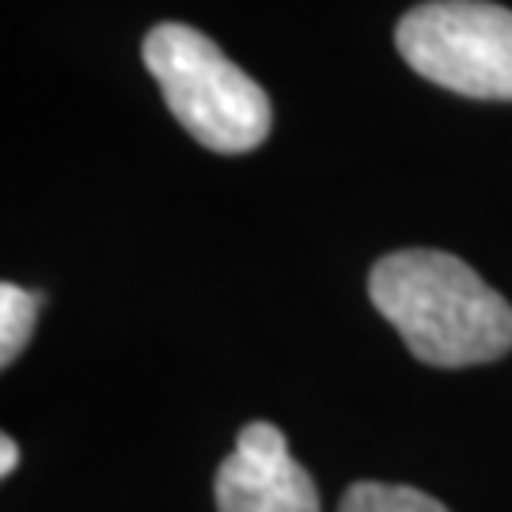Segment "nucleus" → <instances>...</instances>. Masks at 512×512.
<instances>
[{
    "instance_id": "nucleus-1",
    "label": "nucleus",
    "mask_w": 512,
    "mask_h": 512,
    "mask_svg": "<svg viewBox=\"0 0 512 512\" xmlns=\"http://www.w3.org/2000/svg\"><path fill=\"white\" fill-rule=\"evenodd\" d=\"M368 296L425 365H486L512 349L509 300L448 251L414 247L380 258Z\"/></svg>"
},
{
    "instance_id": "nucleus-2",
    "label": "nucleus",
    "mask_w": 512,
    "mask_h": 512,
    "mask_svg": "<svg viewBox=\"0 0 512 512\" xmlns=\"http://www.w3.org/2000/svg\"><path fill=\"white\" fill-rule=\"evenodd\" d=\"M145 69L156 76L179 126L213 152H251L270 133V99L213 38L186 23H160L145 38Z\"/></svg>"
},
{
    "instance_id": "nucleus-3",
    "label": "nucleus",
    "mask_w": 512,
    "mask_h": 512,
    "mask_svg": "<svg viewBox=\"0 0 512 512\" xmlns=\"http://www.w3.org/2000/svg\"><path fill=\"white\" fill-rule=\"evenodd\" d=\"M399 54L418 76L471 99H512V12L486 0H429L399 19Z\"/></svg>"
},
{
    "instance_id": "nucleus-4",
    "label": "nucleus",
    "mask_w": 512,
    "mask_h": 512,
    "mask_svg": "<svg viewBox=\"0 0 512 512\" xmlns=\"http://www.w3.org/2000/svg\"><path fill=\"white\" fill-rule=\"evenodd\" d=\"M220 512H319V490L270 421H251L217 471Z\"/></svg>"
},
{
    "instance_id": "nucleus-5",
    "label": "nucleus",
    "mask_w": 512,
    "mask_h": 512,
    "mask_svg": "<svg viewBox=\"0 0 512 512\" xmlns=\"http://www.w3.org/2000/svg\"><path fill=\"white\" fill-rule=\"evenodd\" d=\"M38 308H42L38 293L12 285V281L0 285V365L4 368L12 365L27 346V338L38 323Z\"/></svg>"
},
{
    "instance_id": "nucleus-6",
    "label": "nucleus",
    "mask_w": 512,
    "mask_h": 512,
    "mask_svg": "<svg viewBox=\"0 0 512 512\" xmlns=\"http://www.w3.org/2000/svg\"><path fill=\"white\" fill-rule=\"evenodd\" d=\"M338 512H448L437 497L421 494L414 486L391 482H357L349 486Z\"/></svg>"
},
{
    "instance_id": "nucleus-7",
    "label": "nucleus",
    "mask_w": 512,
    "mask_h": 512,
    "mask_svg": "<svg viewBox=\"0 0 512 512\" xmlns=\"http://www.w3.org/2000/svg\"><path fill=\"white\" fill-rule=\"evenodd\" d=\"M16 463H19L16 440L4 433V437H0V475H12V471H16Z\"/></svg>"
}]
</instances>
